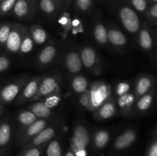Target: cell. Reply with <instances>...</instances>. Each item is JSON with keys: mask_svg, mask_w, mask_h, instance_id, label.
I'll return each mask as SVG.
<instances>
[{"mask_svg": "<svg viewBox=\"0 0 157 156\" xmlns=\"http://www.w3.org/2000/svg\"><path fill=\"white\" fill-rule=\"evenodd\" d=\"M29 110H31L38 119H48L52 115V109L47 106L42 101L32 104L29 107Z\"/></svg>", "mask_w": 157, "mask_h": 156, "instance_id": "obj_24", "label": "cell"}, {"mask_svg": "<svg viewBox=\"0 0 157 156\" xmlns=\"http://www.w3.org/2000/svg\"><path fill=\"white\" fill-rule=\"evenodd\" d=\"M147 2H148V1H150V0H147Z\"/></svg>", "mask_w": 157, "mask_h": 156, "instance_id": "obj_49", "label": "cell"}, {"mask_svg": "<svg viewBox=\"0 0 157 156\" xmlns=\"http://www.w3.org/2000/svg\"><path fill=\"white\" fill-rule=\"evenodd\" d=\"M75 7L79 12H87L92 7V0H75Z\"/></svg>", "mask_w": 157, "mask_h": 156, "instance_id": "obj_35", "label": "cell"}, {"mask_svg": "<svg viewBox=\"0 0 157 156\" xmlns=\"http://www.w3.org/2000/svg\"><path fill=\"white\" fill-rule=\"evenodd\" d=\"M33 8L29 0H16L12 12L16 18L24 19L29 16Z\"/></svg>", "mask_w": 157, "mask_h": 156, "instance_id": "obj_19", "label": "cell"}, {"mask_svg": "<svg viewBox=\"0 0 157 156\" xmlns=\"http://www.w3.org/2000/svg\"><path fill=\"white\" fill-rule=\"evenodd\" d=\"M12 24L11 23H4L0 24V46L5 45L9 33L12 29Z\"/></svg>", "mask_w": 157, "mask_h": 156, "instance_id": "obj_31", "label": "cell"}, {"mask_svg": "<svg viewBox=\"0 0 157 156\" xmlns=\"http://www.w3.org/2000/svg\"><path fill=\"white\" fill-rule=\"evenodd\" d=\"M61 99V96L59 94V91L54 93L52 94L49 95L47 97L44 98V101H42L49 108H53V107L56 106Z\"/></svg>", "mask_w": 157, "mask_h": 156, "instance_id": "obj_32", "label": "cell"}, {"mask_svg": "<svg viewBox=\"0 0 157 156\" xmlns=\"http://www.w3.org/2000/svg\"><path fill=\"white\" fill-rule=\"evenodd\" d=\"M3 1V0H0V2H2Z\"/></svg>", "mask_w": 157, "mask_h": 156, "instance_id": "obj_48", "label": "cell"}, {"mask_svg": "<svg viewBox=\"0 0 157 156\" xmlns=\"http://www.w3.org/2000/svg\"><path fill=\"white\" fill-rule=\"evenodd\" d=\"M136 100V99L134 93L129 92L123 96H118L117 107H118V109L121 110L122 115L129 116L133 113Z\"/></svg>", "mask_w": 157, "mask_h": 156, "instance_id": "obj_14", "label": "cell"}, {"mask_svg": "<svg viewBox=\"0 0 157 156\" xmlns=\"http://www.w3.org/2000/svg\"><path fill=\"white\" fill-rule=\"evenodd\" d=\"M155 94H156V88L153 87L149 93L136 99L134 106L135 111L138 114H144L147 113L153 104Z\"/></svg>", "mask_w": 157, "mask_h": 156, "instance_id": "obj_16", "label": "cell"}, {"mask_svg": "<svg viewBox=\"0 0 157 156\" xmlns=\"http://www.w3.org/2000/svg\"><path fill=\"white\" fill-rule=\"evenodd\" d=\"M94 37L98 44L101 45H105L108 43L107 38V29L104 24L98 22L94 26Z\"/></svg>", "mask_w": 157, "mask_h": 156, "instance_id": "obj_26", "label": "cell"}, {"mask_svg": "<svg viewBox=\"0 0 157 156\" xmlns=\"http://www.w3.org/2000/svg\"><path fill=\"white\" fill-rule=\"evenodd\" d=\"M117 109V107L114 98L110 97L94 112V118L98 121L107 120L116 115Z\"/></svg>", "mask_w": 157, "mask_h": 156, "instance_id": "obj_11", "label": "cell"}, {"mask_svg": "<svg viewBox=\"0 0 157 156\" xmlns=\"http://www.w3.org/2000/svg\"><path fill=\"white\" fill-rule=\"evenodd\" d=\"M64 67L71 74H78L82 69L80 54L75 50H70L64 57Z\"/></svg>", "mask_w": 157, "mask_h": 156, "instance_id": "obj_13", "label": "cell"}, {"mask_svg": "<svg viewBox=\"0 0 157 156\" xmlns=\"http://www.w3.org/2000/svg\"><path fill=\"white\" fill-rule=\"evenodd\" d=\"M108 42L116 47H124L127 44V39L125 35L116 28H110L107 31Z\"/></svg>", "mask_w": 157, "mask_h": 156, "instance_id": "obj_20", "label": "cell"}, {"mask_svg": "<svg viewBox=\"0 0 157 156\" xmlns=\"http://www.w3.org/2000/svg\"><path fill=\"white\" fill-rule=\"evenodd\" d=\"M56 54L57 50L55 45L48 44V45L45 46L38 54V64L41 66L48 65L55 60Z\"/></svg>", "mask_w": 157, "mask_h": 156, "instance_id": "obj_22", "label": "cell"}, {"mask_svg": "<svg viewBox=\"0 0 157 156\" xmlns=\"http://www.w3.org/2000/svg\"><path fill=\"white\" fill-rule=\"evenodd\" d=\"M150 1H151L152 4H153V3H157V0H150Z\"/></svg>", "mask_w": 157, "mask_h": 156, "instance_id": "obj_47", "label": "cell"}, {"mask_svg": "<svg viewBox=\"0 0 157 156\" xmlns=\"http://www.w3.org/2000/svg\"><path fill=\"white\" fill-rule=\"evenodd\" d=\"M2 111H3V106L0 105V116H1L2 113Z\"/></svg>", "mask_w": 157, "mask_h": 156, "instance_id": "obj_46", "label": "cell"}, {"mask_svg": "<svg viewBox=\"0 0 157 156\" xmlns=\"http://www.w3.org/2000/svg\"><path fill=\"white\" fill-rule=\"evenodd\" d=\"M54 1H55V2L56 3L57 6H58V8H59V9H61V8H63L62 4H61V1H60V0H54Z\"/></svg>", "mask_w": 157, "mask_h": 156, "instance_id": "obj_43", "label": "cell"}, {"mask_svg": "<svg viewBox=\"0 0 157 156\" xmlns=\"http://www.w3.org/2000/svg\"><path fill=\"white\" fill-rule=\"evenodd\" d=\"M139 44L141 48L146 51H150L153 47L154 41L153 35L148 25L145 22L140 26L139 30Z\"/></svg>", "mask_w": 157, "mask_h": 156, "instance_id": "obj_18", "label": "cell"}, {"mask_svg": "<svg viewBox=\"0 0 157 156\" xmlns=\"http://www.w3.org/2000/svg\"><path fill=\"white\" fill-rule=\"evenodd\" d=\"M129 2L137 12L140 13L147 12L148 7V2L147 0H129Z\"/></svg>", "mask_w": 157, "mask_h": 156, "instance_id": "obj_36", "label": "cell"}, {"mask_svg": "<svg viewBox=\"0 0 157 156\" xmlns=\"http://www.w3.org/2000/svg\"><path fill=\"white\" fill-rule=\"evenodd\" d=\"M27 28L21 24H12V29L5 46L9 53L17 54L19 50L23 36L27 31Z\"/></svg>", "mask_w": 157, "mask_h": 156, "instance_id": "obj_6", "label": "cell"}, {"mask_svg": "<svg viewBox=\"0 0 157 156\" xmlns=\"http://www.w3.org/2000/svg\"><path fill=\"white\" fill-rule=\"evenodd\" d=\"M130 90V85L127 82H120L116 87V95L117 96H123L129 93Z\"/></svg>", "mask_w": 157, "mask_h": 156, "instance_id": "obj_39", "label": "cell"}, {"mask_svg": "<svg viewBox=\"0 0 157 156\" xmlns=\"http://www.w3.org/2000/svg\"><path fill=\"white\" fill-rule=\"evenodd\" d=\"M33 47L34 41L32 40V37H31L29 29H27L24 36H23L22 41H21V45H20L19 47V50H18V54H27L30 53L32 51Z\"/></svg>", "mask_w": 157, "mask_h": 156, "instance_id": "obj_28", "label": "cell"}, {"mask_svg": "<svg viewBox=\"0 0 157 156\" xmlns=\"http://www.w3.org/2000/svg\"><path fill=\"white\" fill-rule=\"evenodd\" d=\"M16 0H3L0 2V16L8 15L12 12Z\"/></svg>", "mask_w": 157, "mask_h": 156, "instance_id": "obj_33", "label": "cell"}, {"mask_svg": "<svg viewBox=\"0 0 157 156\" xmlns=\"http://www.w3.org/2000/svg\"><path fill=\"white\" fill-rule=\"evenodd\" d=\"M60 1L62 4V6H67V7H68L71 2V0H60Z\"/></svg>", "mask_w": 157, "mask_h": 156, "instance_id": "obj_42", "label": "cell"}, {"mask_svg": "<svg viewBox=\"0 0 157 156\" xmlns=\"http://www.w3.org/2000/svg\"><path fill=\"white\" fill-rule=\"evenodd\" d=\"M72 90L78 94H83L87 91L89 87V83L87 78L81 75H77L71 82Z\"/></svg>", "mask_w": 157, "mask_h": 156, "instance_id": "obj_25", "label": "cell"}, {"mask_svg": "<svg viewBox=\"0 0 157 156\" xmlns=\"http://www.w3.org/2000/svg\"><path fill=\"white\" fill-rule=\"evenodd\" d=\"M137 138V132L135 128H130L123 132L117 137L113 146V152L120 153L126 151L132 146Z\"/></svg>", "mask_w": 157, "mask_h": 156, "instance_id": "obj_8", "label": "cell"}, {"mask_svg": "<svg viewBox=\"0 0 157 156\" xmlns=\"http://www.w3.org/2000/svg\"><path fill=\"white\" fill-rule=\"evenodd\" d=\"M118 16L124 28L128 32L135 34L140 28V21L136 12L131 7L122 5L118 8Z\"/></svg>", "mask_w": 157, "mask_h": 156, "instance_id": "obj_3", "label": "cell"}, {"mask_svg": "<svg viewBox=\"0 0 157 156\" xmlns=\"http://www.w3.org/2000/svg\"><path fill=\"white\" fill-rule=\"evenodd\" d=\"M29 1H30V2L32 3V6H35V5L37 4V2H38L39 1V0H29Z\"/></svg>", "mask_w": 157, "mask_h": 156, "instance_id": "obj_45", "label": "cell"}, {"mask_svg": "<svg viewBox=\"0 0 157 156\" xmlns=\"http://www.w3.org/2000/svg\"><path fill=\"white\" fill-rule=\"evenodd\" d=\"M154 87V79L150 75H143L140 76L136 82L135 85V96L138 99L140 96H144L146 93H149Z\"/></svg>", "mask_w": 157, "mask_h": 156, "instance_id": "obj_15", "label": "cell"}, {"mask_svg": "<svg viewBox=\"0 0 157 156\" xmlns=\"http://www.w3.org/2000/svg\"><path fill=\"white\" fill-rule=\"evenodd\" d=\"M59 23L62 26L63 29L65 32V33L68 32L70 31V29L72 27V22L71 20L69 15L67 13H64L62 16L61 17L59 20Z\"/></svg>", "mask_w": 157, "mask_h": 156, "instance_id": "obj_38", "label": "cell"}, {"mask_svg": "<svg viewBox=\"0 0 157 156\" xmlns=\"http://www.w3.org/2000/svg\"><path fill=\"white\" fill-rule=\"evenodd\" d=\"M31 37L33 40L34 43L37 44H42L46 42L48 40V33L42 27L38 24H32L29 29Z\"/></svg>", "mask_w": 157, "mask_h": 156, "instance_id": "obj_23", "label": "cell"}, {"mask_svg": "<svg viewBox=\"0 0 157 156\" xmlns=\"http://www.w3.org/2000/svg\"><path fill=\"white\" fill-rule=\"evenodd\" d=\"M110 86L104 81L95 82L82 94L81 102L85 108L94 112L110 98Z\"/></svg>", "mask_w": 157, "mask_h": 156, "instance_id": "obj_1", "label": "cell"}, {"mask_svg": "<svg viewBox=\"0 0 157 156\" xmlns=\"http://www.w3.org/2000/svg\"><path fill=\"white\" fill-rule=\"evenodd\" d=\"M65 156H75V154H74L73 151H72L71 150V148H70V149H69L68 151H67V153H66Z\"/></svg>", "mask_w": 157, "mask_h": 156, "instance_id": "obj_44", "label": "cell"}, {"mask_svg": "<svg viewBox=\"0 0 157 156\" xmlns=\"http://www.w3.org/2000/svg\"><path fill=\"white\" fill-rule=\"evenodd\" d=\"M82 65L90 71H94L95 74H98L101 69L100 60L96 50L91 47H84L80 52Z\"/></svg>", "mask_w": 157, "mask_h": 156, "instance_id": "obj_9", "label": "cell"}, {"mask_svg": "<svg viewBox=\"0 0 157 156\" xmlns=\"http://www.w3.org/2000/svg\"><path fill=\"white\" fill-rule=\"evenodd\" d=\"M60 77L58 76H46L41 78L38 86V91L32 101L39 100L47 97L49 95L59 91Z\"/></svg>", "mask_w": 157, "mask_h": 156, "instance_id": "obj_5", "label": "cell"}, {"mask_svg": "<svg viewBox=\"0 0 157 156\" xmlns=\"http://www.w3.org/2000/svg\"><path fill=\"white\" fill-rule=\"evenodd\" d=\"M90 142V133L87 127L82 123H78L73 130L71 138V150L75 156H88L87 148Z\"/></svg>", "mask_w": 157, "mask_h": 156, "instance_id": "obj_2", "label": "cell"}, {"mask_svg": "<svg viewBox=\"0 0 157 156\" xmlns=\"http://www.w3.org/2000/svg\"><path fill=\"white\" fill-rule=\"evenodd\" d=\"M147 16L149 22L156 25L157 21V3H153L149 8L147 12Z\"/></svg>", "mask_w": 157, "mask_h": 156, "instance_id": "obj_37", "label": "cell"}, {"mask_svg": "<svg viewBox=\"0 0 157 156\" xmlns=\"http://www.w3.org/2000/svg\"><path fill=\"white\" fill-rule=\"evenodd\" d=\"M147 156H157V138L156 131H155L153 138L151 139L148 150H147Z\"/></svg>", "mask_w": 157, "mask_h": 156, "instance_id": "obj_40", "label": "cell"}, {"mask_svg": "<svg viewBox=\"0 0 157 156\" xmlns=\"http://www.w3.org/2000/svg\"><path fill=\"white\" fill-rule=\"evenodd\" d=\"M27 81L28 78L23 77L8 84L7 85L0 89V105L3 106L11 103L12 101L15 100L18 97Z\"/></svg>", "mask_w": 157, "mask_h": 156, "instance_id": "obj_4", "label": "cell"}, {"mask_svg": "<svg viewBox=\"0 0 157 156\" xmlns=\"http://www.w3.org/2000/svg\"><path fill=\"white\" fill-rule=\"evenodd\" d=\"M110 139V133L108 130L99 129L94 132L92 139L93 146L95 150H103L108 144Z\"/></svg>", "mask_w": 157, "mask_h": 156, "instance_id": "obj_21", "label": "cell"}, {"mask_svg": "<svg viewBox=\"0 0 157 156\" xmlns=\"http://www.w3.org/2000/svg\"><path fill=\"white\" fill-rule=\"evenodd\" d=\"M41 79V76H35L27 81V83L23 87L21 91L20 92L18 97L16 98L15 103L17 105H21L27 101H32V99L36 95Z\"/></svg>", "mask_w": 157, "mask_h": 156, "instance_id": "obj_10", "label": "cell"}, {"mask_svg": "<svg viewBox=\"0 0 157 156\" xmlns=\"http://www.w3.org/2000/svg\"><path fill=\"white\" fill-rule=\"evenodd\" d=\"M47 156H62V148L59 141L51 140L46 148Z\"/></svg>", "mask_w": 157, "mask_h": 156, "instance_id": "obj_29", "label": "cell"}, {"mask_svg": "<svg viewBox=\"0 0 157 156\" xmlns=\"http://www.w3.org/2000/svg\"><path fill=\"white\" fill-rule=\"evenodd\" d=\"M10 60L7 56L1 55L0 56V73L6 71L10 67Z\"/></svg>", "mask_w": 157, "mask_h": 156, "instance_id": "obj_41", "label": "cell"}, {"mask_svg": "<svg viewBox=\"0 0 157 156\" xmlns=\"http://www.w3.org/2000/svg\"><path fill=\"white\" fill-rule=\"evenodd\" d=\"M39 7L41 10L47 15H53L57 9H59L54 0H39Z\"/></svg>", "mask_w": 157, "mask_h": 156, "instance_id": "obj_30", "label": "cell"}, {"mask_svg": "<svg viewBox=\"0 0 157 156\" xmlns=\"http://www.w3.org/2000/svg\"><path fill=\"white\" fill-rule=\"evenodd\" d=\"M55 128L53 127H46L41 132L35 136L32 140L29 141L24 148H32V147H39L42 145H46L47 142H49L54 136H55Z\"/></svg>", "mask_w": 157, "mask_h": 156, "instance_id": "obj_12", "label": "cell"}, {"mask_svg": "<svg viewBox=\"0 0 157 156\" xmlns=\"http://www.w3.org/2000/svg\"><path fill=\"white\" fill-rule=\"evenodd\" d=\"M44 147H45V145L24 148L18 156H41V154Z\"/></svg>", "mask_w": 157, "mask_h": 156, "instance_id": "obj_34", "label": "cell"}, {"mask_svg": "<svg viewBox=\"0 0 157 156\" xmlns=\"http://www.w3.org/2000/svg\"><path fill=\"white\" fill-rule=\"evenodd\" d=\"M12 125L10 121L4 120L0 123V155L4 154L12 139Z\"/></svg>", "mask_w": 157, "mask_h": 156, "instance_id": "obj_17", "label": "cell"}, {"mask_svg": "<svg viewBox=\"0 0 157 156\" xmlns=\"http://www.w3.org/2000/svg\"><path fill=\"white\" fill-rule=\"evenodd\" d=\"M48 125V122L44 119H38L35 122L21 128L18 133V142L20 145H25L36 135L41 132Z\"/></svg>", "mask_w": 157, "mask_h": 156, "instance_id": "obj_7", "label": "cell"}, {"mask_svg": "<svg viewBox=\"0 0 157 156\" xmlns=\"http://www.w3.org/2000/svg\"><path fill=\"white\" fill-rule=\"evenodd\" d=\"M38 118L31 110H23L17 116V122L21 126V128H25L38 119Z\"/></svg>", "mask_w": 157, "mask_h": 156, "instance_id": "obj_27", "label": "cell"}]
</instances>
